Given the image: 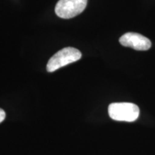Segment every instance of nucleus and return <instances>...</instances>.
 Here are the masks:
<instances>
[{"label":"nucleus","instance_id":"f257e3e1","mask_svg":"<svg viewBox=\"0 0 155 155\" xmlns=\"http://www.w3.org/2000/svg\"><path fill=\"white\" fill-rule=\"evenodd\" d=\"M109 116L119 121L133 122L138 119L139 108L132 103H113L108 106Z\"/></svg>","mask_w":155,"mask_h":155},{"label":"nucleus","instance_id":"f03ea898","mask_svg":"<svg viewBox=\"0 0 155 155\" xmlns=\"http://www.w3.org/2000/svg\"><path fill=\"white\" fill-rule=\"evenodd\" d=\"M82 54L76 48L68 47L56 53L48 61L47 64V71L52 73L56 70L68 65L70 63H74L80 60Z\"/></svg>","mask_w":155,"mask_h":155},{"label":"nucleus","instance_id":"7ed1b4c3","mask_svg":"<svg viewBox=\"0 0 155 155\" xmlns=\"http://www.w3.org/2000/svg\"><path fill=\"white\" fill-rule=\"evenodd\" d=\"M88 0H59L55 6L56 15L63 19H71L82 13Z\"/></svg>","mask_w":155,"mask_h":155},{"label":"nucleus","instance_id":"20e7f679","mask_svg":"<svg viewBox=\"0 0 155 155\" xmlns=\"http://www.w3.org/2000/svg\"><path fill=\"white\" fill-rule=\"evenodd\" d=\"M120 44L124 47L133 48L136 50L150 49L152 42L148 38L137 32H127L119 38Z\"/></svg>","mask_w":155,"mask_h":155},{"label":"nucleus","instance_id":"39448f33","mask_svg":"<svg viewBox=\"0 0 155 155\" xmlns=\"http://www.w3.org/2000/svg\"><path fill=\"white\" fill-rule=\"evenodd\" d=\"M5 117H6L5 111L0 108V123H2V122L5 120Z\"/></svg>","mask_w":155,"mask_h":155}]
</instances>
